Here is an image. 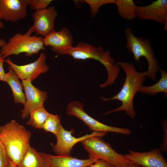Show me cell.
Listing matches in <instances>:
<instances>
[{"label":"cell","instance_id":"cell-7","mask_svg":"<svg viewBox=\"0 0 167 167\" xmlns=\"http://www.w3.org/2000/svg\"><path fill=\"white\" fill-rule=\"evenodd\" d=\"M66 113L68 115L75 116L81 120L93 131L113 132L125 135L131 133V131L129 129L108 126L94 119L85 112L83 104L77 101H73L69 103L66 108Z\"/></svg>","mask_w":167,"mask_h":167},{"label":"cell","instance_id":"cell-22","mask_svg":"<svg viewBox=\"0 0 167 167\" xmlns=\"http://www.w3.org/2000/svg\"><path fill=\"white\" fill-rule=\"evenodd\" d=\"M62 126L60 117L57 114L50 113L42 129L46 132L52 133L56 135Z\"/></svg>","mask_w":167,"mask_h":167},{"label":"cell","instance_id":"cell-17","mask_svg":"<svg viewBox=\"0 0 167 167\" xmlns=\"http://www.w3.org/2000/svg\"><path fill=\"white\" fill-rule=\"evenodd\" d=\"M8 69V71L5 73L3 81L7 83L10 87L14 103L24 105L25 103V98L22 83L13 70L9 66Z\"/></svg>","mask_w":167,"mask_h":167},{"label":"cell","instance_id":"cell-30","mask_svg":"<svg viewBox=\"0 0 167 167\" xmlns=\"http://www.w3.org/2000/svg\"><path fill=\"white\" fill-rule=\"evenodd\" d=\"M126 167H141L137 165L130 162Z\"/></svg>","mask_w":167,"mask_h":167},{"label":"cell","instance_id":"cell-26","mask_svg":"<svg viewBox=\"0 0 167 167\" xmlns=\"http://www.w3.org/2000/svg\"><path fill=\"white\" fill-rule=\"evenodd\" d=\"M162 125L163 127L164 135L163 142L160 148L161 150L165 152L167 151V123L165 119L163 120L162 122Z\"/></svg>","mask_w":167,"mask_h":167},{"label":"cell","instance_id":"cell-28","mask_svg":"<svg viewBox=\"0 0 167 167\" xmlns=\"http://www.w3.org/2000/svg\"><path fill=\"white\" fill-rule=\"evenodd\" d=\"M5 58L0 55V81H3L5 74L4 68V63Z\"/></svg>","mask_w":167,"mask_h":167},{"label":"cell","instance_id":"cell-16","mask_svg":"<svg viewBox=\"0 0 167 167\" xmlns=\"http://www.w3.org/2000/svg\"><path fill=\"white\" fill-rule=\"evenodd\" d=\"M47 167H87L98 160L89 158L80 159L70 156H54L39 152Z\"/></svg>","mask_w":167,"mask_h":167},{"label":"cell","instance_id":"cell-15","mask_svg":"<svg viewBox=\"0 0 167 167\" xmlns=\"http://www.w3.org/2000/svg\"><path fill=\"white\" fill-rule=\"evenodd\" d=\"M27 6L25 0H0V19L13 22L23 19Z\"/></svg>","mask_w":167,"mask_h":167},{"label":"cell","instance_id":"cell-5","mask_svg":"<svg viewBox=\"0 0 167 167\" xmlns=\"http://www.w3.org/2000/svg\"><path fill=\"white\" fill-rule=\"evenodd\" d=\"M43 37L32 36L27 31L24 34L16 33L0 49V55L5 58L12 55L24 53L29 57L45 49Z\"/></svg>","mask_w":167,"mask_h":167},{"label":"cell","instance_id":"cell-24","mask_svg":"<svg viewBox=\"0 0 167 167\" xmlns=\"http://www.w3.org/2000/svg\"><path fill=\"white\" fill-rule=\"evenodd\" d=\"M28 6L36 11L45 9L53 1L52 0H25Z\"/></svg>","mask_w":167,"mask_h":167},{"label":"cell","instance_id":"cell-31","mask_svg":"<svg viewBox=\"0 0 167 167\" xmlns=\"http://www.w3.org/2000/svg\"><path fill=\"white\" fill-rule=\"evenodd\" d=\"M16 165L13 162L10 160L8 167H16Z\"/></svg>","mask_w":167,"mask_h":167},{"label":"cell","instance_id":"cell-2","mask_svg":"<svg viewBox=\"0 0 167 167\" xmlns=\"http://www.w3.org/2000/svg\"><path fill=\"white\" fill-rule=\"evenodd\" d=\"M64 55L70 56L76 60L93 59L101 63L106 69L108 77L105 82L100 85L101 88L113 84L119 73V66L114 62L109 52L105 50L101 45L95 47L80 41L76 46L66 52Z\"/></svg>","mask_w":167,"mask_h":167},{"label":"cell","instance_id":"cell-18","mask_svg":"<svg viewBox=\"0 0 167 167\" xmlns=\"http://www.w3.org/2000/svg\"><path fill=\"white\" fill-rule=\"evenodd\" d=\"M16 167H47L41 156L30 146Z\"/></svg>","mask_w":167,"mask_h":167},{"label":"cell","instance_id":"cell-12","mask_svg":"<svg viewBox=\"0 0 167 167\" xmlns=\"http://www.w3.org/2000/svg\"><path fill=\"white\" fill-rule=\"evenodd\" d=\"M24 91L25 101L21 111V117L23 119L29 117L30 113L34 109L44 105L47 98V92L41 90L34 86L29 80H21Z\"/></svg>","mask_w":167,"mask_h":167},{"label":"cell","instance_id":"cell-19","mask_svg":"<svg viewBox=\"0 0 167 167\" xmlns=\"http://www.w3.org/2000/svg\"><path fill=\"white\" fill-rule=\"evenodd\" d=\"M118 15L124 19L131 20L136 18L137 6L133 0H115Z\"/></svg>","mask_w":167,"mask_h":167},{"label":"cell","instance_id":"cell-29","mask_svg":"<svg viewBox=\"0 0 167 167\" xmlns=\"http://www.w3.org/2000/svg\"><path fill=\"white\" fill-rule=\"evenodd\" d=\"M7 41L3 38L0 39V47H2L4 45Z\"/></svg>","mask_w":167,"mask_h":167},{"label":"cell","instance_id":"cell-6","mask_svg":"<svg viewBox=\"0 0 167 167\" xmlns=\"http://www.w3.org/2000/svg\"><path fill=\"white\" fill-rule=\"evenodd\" d=\"M101 137L93 136L83 140L81 143L88 153L89 158L104 160L115 167H126L129 161L116 152L109 143Z\"/></svg>","mask_w":167,"mask_h":167},{"label":"cell","instance_id":"cell-8","mask_svg":"<svg viewBox=\"0 0 167 167\" xmlns=\"http://www.w3.org/2000/svg\"><path fill=\"white\" fill-rule=\"evenodd\" d=\"M46 57L45 54L42 52L35 61L21 65L15 64L9 58L5 61L21 80H29L32 82L41 74L49 71V67L46 63Z\"/></svg>","mask_w":167,"mask_h":167},{"label":"cell","instance_id":"cell-23","mask_svg":"<svg viewBox=\"0 0 167 167\" xmlns=\"http://www.w3.org/2000/svg\"><path fill=\"white\" fill-rule=\"evenodd\" d=\"M82 1L89 6L91 16L94 17L102 6L109 4H114L115 0H83Z\"/></svg>","mask_w":167,"mask_h":167},{"label":"cell","instance_id":"cell-20","mask_svg":"<svg viewBox=\"0 0 167 167\" xmlns=\"http://www.w3.org/2000/svg\"><path fill=\"white\" fill-rule=\"evenodd\" d=\"M161 76L159 81L156 84L148 86H142L139 92H140L154 96L159 92L165 93L166 97L167 95V74L166 71L159 68Z\"/></svg>","mask_w":167,"mask_h":167},{"label":"cell","instance_id":"cell-1","mask_svg":"<svg viewBox=\"0 0 167 167\" xmlns=\"http://www.w3.org/2000/svg\"><path fill=\"white\" fill-rule=\"evenodd\" d=\"M116 64L121 67L125 72L126 78L122 88L116 95L109 98L103 96L100 99L104 101L118 100L122 103L119 107L104 113L106 115L120 111H124L132 118H134L136 113L133 107L134 96L146 79L143 72L137 71L131 63L120 61Z\"/></svg>","mask_w":167,"mask_h":167},{"label":"cell","instance_id":"cell-32","mask_svg":"<svg viewBox=\"0 0 167 167\" xmlns=\"http://www.w3.org/2000/svg\"><path fill=\"white\" fill-rule=\"evenodd\" d=\"M1 20L0 19V28H3L4 27V25L3 23L1 21Z\"/></svg>","mask_w":167,"mask_h":167},{"label":"cell","instance_id":"cell-3","mask_svg":"<svg viewBox=\"0 0 167 167\" xmlns=\"http://www.w3.org/2000/svg\"><path fill=\"white\" fill-rule=\"evenodd\" d=\"M31 133L15 120L0 126V140L10 160L16 165L20 161L28 147Z\"/></svg>","mask_w":167,"mask_h":167},{"label":"cell","instance_id":"cell-33","mask_svg":"<svg viewBox=\"0 0 167 167\" xmlns=\"http://www.w3.org/2000/svg\"></svg>","mask_w":167,"mask_h":167},{"label":"cell","instance_id":"cell-9","mask_svg":"<svg viewBox=\"0 0 167 167\" xmlns=\"http://www.w3.org/2000/svg\"><path fill=\"white\" fill-rule=\"evenodd\" d=\"M72 131L66 130L62 126L55 135L57 142L52 146L54 152L57 155L70 156L74 146L79 142L93 136L103 137L107 134L105 132L93 131L81 137L76 138L72 135Z\"/></svg>","mask_w":167,"mask_h":167},{"label":"cell","instance_id":"cell-25","mask_svg":"<svg viewBox=\"0 0 167 167\" xmlns=\"http://www.w3.org/2000/svg\"><path fill=\"white\" fill-rule=\"evenodd\" d=\"M10 160L5 148L0 140V167H8Z\"/></svg>","mask_w":167,"mask_h":167},{"label":"cell","instance_id":"cell-13","mask_svg":"<svg viewBox=\"0 0 167 167\" xmlns=\"http://www.w3.org/2000/svg\"><path fill=\"white\" fill-rule=\"evenodd\" d=\"M130 162L141 167H167V161L159 148H155L145 152L132 150L124 155Z\"/></svg>","mask_w":167,"mask_h":167},{"label":"cell","instance_id":"cell-11","mask_svg":"<svg viewBox=\"0 0 167 167\" xmlns=\"http://www.w3.org/2000/svg\"><path fill=\"white\" fill-rule=\"evenodd\" d=\"M136 15L141 20H150L164 24V29L167 30V0H157L148 5L137 6Z\"/></svg>","mask_w":167,"mask_h":167},{"label":"cell","instance_id":"cell-10","mask_svg":"<svg viewBox=\"0 0 167 167\" xmlns=\"http://www.w3.org/2000/svg\"><path fill=\"white\" fill-rule=\"evenodd\" d=\"M58 12L53 6L36 11L32 14L33 25L27 31L32 34L35 32L36 36L44 37L54 29Z\"/></svg>","mask_w":167,"mask_h":167},{"label":"cell","instance_id":"cell-14","mask_svg":"<svg viewBox=\"0 0 167 167\" xmlns=\"http://www.w3.org/2000/svg\"><path fill=\"white\" fill-rule=\"evenodd\" d=\"M42 39L45 46L50 47L53 52L59 55H63L73 47L72 35L66 28L59 31L54 29L43 37Z\"/></svg>","mask_w":167,"mask_h":167},{"label":"cell","instance_id":"cell-4","mask_svg":"<svg viewBox=\"0 0 167 167\" xmlns=\"http://www.w3.org/2000/svg\"><path fill=\"white\" fill-rule=\"evenodd\" d=\"M124 33L126 41V49L133 54L136 61L139 62L141 57L145 58L148 67L143 73L146 77L155 81L160 67L150 40L143 37H137L130 28H126Z\"/></svg>","mask_w":167,"mask_h":167},{"label":"cell","instance_id":"cell-21","mask_svg":"<svg viewBox=\"0 0 167 167\" xmlns=\"http://www.w3.org/2000/svg\"><path fill=\"white\" fill-rule=\"evenodd\" d=\"M50 113L44 105L36 108L30 113L26 124L35 129H41Z\"/></svg>","mask_w":167,"mask_h":167},{"label":"cell","instance_id":"cell-27","mask_svg":"<svg viewBox=\"0 0 167 167\" xmlns=\"http://www.w3.org/2000/svg\"><path fill=\"white\" fill-rule=\"evenodd\" d=\"M87 167H115L110 163L102 160L99 159L96 162Z\"/></svg>","mask_w":167,"mask_h":167}]
</instances>
